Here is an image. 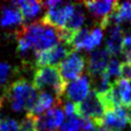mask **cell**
Listing matches in <instances>:
<instances>
[{
  "label": "cell",
  "mask_w": 131,
  "mask_h": 131,
  "mask_svg": "<svg viewBox=\"0 0 131 131\" xmlns=\"http://www.w3.org/2000/svg\"><path fill=\"white\" fill-rule=\"evenodd\" d=\"M19 123L8 117H0V130L1 131H18Z\"/></svg>",
  "instance_id": "44dd1931"
},
{
  "label": "cell",
  "mask_w": 131,
  "mask_h": 131,
  "mask_svg": "<svg viewBox=\"0 0 131 131\" xmlns=\"http://www.w3.org/2000/svg\"><path fill=\"white\" fill-rule=\"evenodd\" d=\"M110 59H111V55L105 48L95 49L89 53L87 59V64H88L87 71L91 81L99 78L104 73Z\"/></svg>",
  "instance_id": "ba28073f"
},
{
  "label": "cell",
  "mask_w": 131,
  "mask_h": 131,
  "mask_svg": "<svg viewBox=\"0 0 131 131\" xmlns=\"http://www.w3.org/2000/svg\"><path fill=\"white\" fill-rule=\"evenodd\" d=\"M76 5L77 3L62 2L59 0L56 5L47 8L41 20L54 29H62L74 13Z\"/></svg>",
  "instance_id": "5b68a950"
},
{
  "label": "cell",
  "mask_w": 131,
  "mask_h": 131,
  "mask_svg": "<svg viewBox=\"0 0 131 131\" xmlns=\"http://www.w3.org/2000/svg\"><path fill=\"white\" fill-rule=\"evenodd\" d=\"M130 86H131V82H130Z\"/></svg>",
  "instance_id": "f1b7e54d"
},
{
  "label": "cell",
  "mask_w": 131,
  "mask_h": 131,
  "mask_svg": "<svg viewBox=\"0 0 131 131\" xmlns=\"http://www.w3.org/2000/svg\"><path fill=\"white\" fill-rule=\"evenodd\" d=\"M2 105H3V97L0 96V108H1Z\"/></svg>",
  "instance_id": "83f0119b"
},
{
  "label": "cell",
  "mask_w": 131,
  "mask_h": 131,
  "mask_svg": "<svg viewBox=\"0 0 131 131\" xmlns=\"http://www.w3.org/2000/svg\"><path fill=\"white\" fill-rule=\"evenodd\" d=\"M73 51V49L63 43H59L56 46L44 50L39 51L35 53V67H43V66H57L59 62H61L68 54Z\"/></svg>",
  "instance_id": "8992f818"
},
{
  "label": "cell",
  "mask_w": 131,
  "mask_h": 131,
  "mask_svg": "<svg viewBox=\"0 0 131 131\" xmlns=\"http://www.w3.org/2000/svg\"><path fill=\"white\" fill-rule=\"evenodd\" d=\"M105 111L106 107L101 99V96L94 90H90L88 95L81 102L76 103V115L93 120L99 127Z\"/></svg>",
  "instance_id": "3957f363"
},
{
  "label": "cell",
  "mask_w": 131,
  "mask_h": 131,
  "mask_svg": "<svg viewBox=\"0 0 131 131\" xmlns=\"http://www.w3.org/2000/svg\"><path fill=\"white\" fill-rule=\"evenodd\" d=\"M81 130V117L74 115L69 117L59 127L57 131H80Z\"/></svg>",
  "instance_id": "d6986e66"
},
{
  "label": "cell",
  "mask_w": 131,
  "mask_h": 131,
  "mask_svg": "<svg viewBox=\"0 0 131 131\" xmlns=\"http://www.w3.org/2000/svg\"><path fill=\"white\" fill-rule=\"evenodd\" d=\"M4 96L10 102L13 111L30 113L37 100L38 90L26 79H18L7 86Z\"/></svg>",
  "instance_id": "6da1fadb"
},
{
  "label": "cell",
  "mask_w": 131,
  "mask_h": 131,
  "mask_svg": "<svg viewBox=\"0 0 131 131\" xmlns=\"http://www.w3.org/2000/svg\"><path fill=\"white\" fill-rule=\"evenodd\" d=\"M78 6H76L74 13L72 14V16L69 18V20L67 21L66 26L63 29L69 30L71 32H75L81 29V27L84 25L85 21V13L83 11V9L79 6V3H77Z\"/></svg>",
  "instance_id": "2e32d148"
},
{
  "label": "cell",
  "mask_w": 131,
  "mask_h": 131,
  "mask_svg": "<svg viewBox=\"0 0 131 131\" xmlns=\"http://www.w3.org/2000/svg\"><path fill=\"white\" fill-rule=\"evenodd\" d=\"M12 5L16 6L21 15H23V18L24 20H27V19H31L33 18L34 16H36L40 10L43 8L42 6V3L41 1H35V0H29V1H24V0H20V1H13L11 3Z\"/></svg>",
  "instance_id": "4fadbf2b"
},
{
  "label": "cell",
  "mask_w": 131,
  "mask_h": 131,
  "mask_svg": "<svg viewBox=\"0 0 131 131\" xmlns=\"http://www.w3.org/2000/svg\"><path fill=\"white\" fill-rule=\"evenodd\" d=\"M66 82L61 79L57 67L55 66H43L36 68L33 77V85L37 90L45 91L50 89L54 96L62 102L63 90Z\"/></svg>",
  "instance_id": "7a4b0ae2"
},
{
  "label": "cell",
  "mask_w": 131,
  "mask_h": 131,
  "mask_svg": "<svg viewBox=\"0 0 131 131\" xmlns=\"http://www.w3.org/2000/svg\"><path fill=\"white\" fill-rule=\"evenodd\" d=\"M56 67L61 79L68 83L83 75L86 68V59L83 55L73 50Z\"/></svg>",
  "instance_id": "277c9868"
},
{
  "label": "cell",
  "mask_w": 131,
  "mask_h": 131,
  "mask_svg": "<svg viewBox=\"0 0 131 131\" xmlns=\"http://www.w3.org/2000/svg\"><path fill=\"white\" fill-rule=\"evenodd\" d=\"M12 67L7 62H0V84H4L11 75Z\"/></svg>",
  "instance_id": "7402d4cb"
},
{
  "label": "cell",
  "mask_w": 131,
  "mask_h": 131,
  "mask_svg": "<svg viewBox=\"0 0 131 131\" xmlns=\"http://www.w3.org/2000/svg\"><path fill=\"white\" fill-rule=\"evenodd\" d=\"M61 105H62L61 110H62L64 116H67L68 118L76 115V103L69 101V100H66L64 103H61Z\"/></svg>",
  "instance_id": "d4e9b609"
},
{
  "label": "cell",
  "mask_w": 131,
  "mask_h": 131,
  "mask_svg": "<svg viewBox=\"0 0 131 131\" xmlns=\"http://www.w3.org/2000/svg\"><path fill=\"white\" fill-rule=\"evenodd\" d=\"M116 11H117V14L119 16L121 24L123 21L131 23V2H128V1L122 2V3L118 2Z\"/></svg>",
  "instance_id": "ffe728a7"
},
{
  "label": "cell",
  "mask_w": 131,
  "mask_h": 131,
  "mask_svg": "<svg viewBox=\"0 0 131 131\" xmlns=\"http://www.w3.org/2000/svg\"><path fill=\"white\" fill-rule=\"evenodd\" d=\"M95 131H118V130H111V129H107V128H104V127H98Z\"/></svg>",
  "instance_id": "484cf974"
},
{
  "label": "cell",
  "mask_w": 131,
  "mask_h": 131,
  "mask_svg": "<svg viewBox=\"0 0 131 131\" xmlns=\"http://www.w3.org/2000/svg\"><path fill=\"white\" fill-rule=\"evenodd\" d=\"M120 67H121V61L118 58L114 57L110 59L105 68V71L103 74L106 76V78L110 80L112 84L116 82L118 79H121L120 78Z\"/></svg>",
  "instance_id": "e0dca14e"
},
{
  "label": "cell",
  "mask_w": 131,
  "mask_h": 131,
  "mask_svg": "<svg viewBox=\"0 0 131 131\" xmlns=\"http://www.w3.org/2000/svg\"><path fill=\"white\" fill-rule=\"evenodd\" d=\"M120 78L124 80H131V61H123L120 67Z\"/></svg>",
  "instance_id": "cb8c5ba5"
},
{
  "label": "cell",
  "mask_w": 131,
  "mask_h": 131,
  "mask_svg": "<svg viewBox=\"0 0 131 131\" xmlns=\"http://www.w3.org/2000/svg\"><path fill=\"white\" fill-rule=\"evenodd\" d=\"M83 4L100 21L117 8L118 1H84Z\"/></svg>",
  "instance_id": "7c38bea8"
},
{
  "label": "cell",
  "mask_w": 131,
  "mask_h": 131,
  "mask_svg": "<svg viewBox=\"0 0 131 131\" xmlns=\"http://www.w3.org/2000/svg\"><path fill=\"white\" fill-rule=\"evenodd\" d=\"M90 77L88 75H82L81 77L66 84L62 98L74 103H79L88 95L90 92Z\"/></svg>",
  "instance_id": "52a82bcc"
},
{
  "label": "cell",
  "mask_w": 131,
  "mask_h": 131,
  "mask_svg": "<svg viewBox=\"0 0 131 131\" xmlns=\"http://www.w3.org/2000/svg\"><path fill=\"white\" fill-rule=\"evenodd\" d=\"M102 37H103V34H102V30L100 28H94L93 30L90 31L86 41H85V44H84V49L86 50H89V51H92L94 47L98 46L102 40Z\"/></svg>",
  "instance_id": "ac0fdd59"
},
{
  "label": "cell",
  "mask_w": 131,
  "mask_h": 131,
  "mask_svg": "<svg viewBox=\"0 0 131 131\" xmlns=\"http://www.w3.org/2000/svg\"><path fill=\"white\" fill-rule=\"evenodd\" d=\"M121 53L127 58V61H131V34L124 36Z\"/></svg>",
  "instance_id": "603a6c76"
},
{
  "label": "cell",
  "mask_w": 131,
  "mask_h": 131,
  "mask_svg": "<svg viewBox=\"0 0 131 131\" xmlns=\"http://www.w3.org/2000/svg\"><path fill=\"white\" fill-rule=\"evenodd\" d=\"M108 29L107 37L105 40V49L110 55H118L121 53L123 40H124V31L121 26H112Z\"/></svg>",
  "instance_id": "30bf717a"
},
{
  "label": "cell",
  "mask_w": 131,
  "mask_h": 131,
  "mask_svg": "<svg viewBox=\"0 0 131 131\" xmlns=\"http://www.w3.org/2000/svg\"><path fill=\"white\" fill-rule=\"evenodd\" d=\"M0 131H1V130H0Z\"/></svg>",
  "instance_id": "f546056e"
},
{
  "label": "cell",
  "mask_w": 131,
  "mask_h": 131,
  "mask_svg": "<svg viewBox=\"0 0 131 131\" xmlns=\"http://www.w3.org/2000/svg\"><path fill=\"white\" fill-rule=\"evenodd\" d=\"M113 84H115V86L117 88L122 106L130 107L131 106V86H130V83L127 80L118 79Z\"/></svg>",
  "instance_id": "9a60e30c"
},
{
  "label": "cell",
  "mask_w": 131,
  "mask_h": 131,
  "mask_svg": "<svg viewBox=\"0 0 131 131\" xmlns=\"http://www.w3.org/2000/svg\"><path fill=\"white\" fill-rule=\"evenodd\" d=\"M55 105H61V102L50 92L41 91L38 94L37 100L32 108V111L28 114H31L32 116H35V117H39Z\"/></svg>",
  "instance_id": "8fae6325"
},
{
  "label": "cell",
  "mask_w": 131,
  "mask_h": 131,
  "mask_svg": "<svg viewBox=\"0 0 131 131\" xmlns=\"http://www.w3.org/2000/svg\"><path fill=\"white\" fill-rule=\"evenodd\" d=\"M128 122L129 120H128L126 108L123 106H120V107L111 108V110L105 111L100 121V126L111 129V130L120 131L121 129L126 127Z\"/></svg>",
  "instance_id": "9c48e42d"
},
{
  "label": "cell",
  "mask_w": 131,
  "mask_h": 131,
  "mask_svg": "<svg viewBox=\"0 0 131 131\" xmlns=\"http://www.w3.org/2000/svg\"><path fill=\"white\" fill-rule=\"evenodd\" d=\"M127 115H128V120H129V122L131 123V106H130V107H128Z\"/></svg>",
  "instance_id": "4316f807"
},
{
  "label": "cell",
  "mask_w": 131,
  "mask_h": 131,
  "mask_svg": "<svg viewBox=\"0 0 131 131\" xmlns=\"http://www.w3.org/2000/svg\"><path fill=\"white\" fill-rule=\"evenodd\" d=\"M23 24H24L23 15L16 6L11 4V6H6L2 9V16H1L2 27L23 25Z\"/></svg>",
  "instance_id": "5bb4252c"
}]
</instances>
